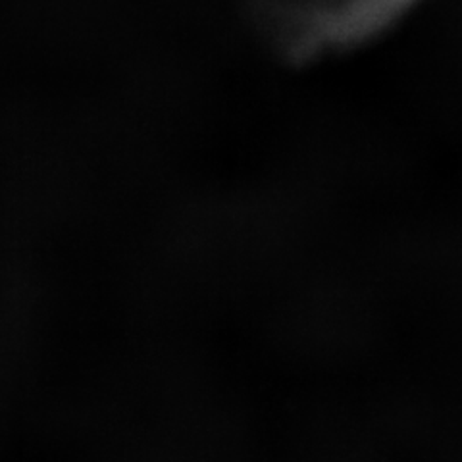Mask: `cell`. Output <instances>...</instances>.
I'll return each instance as SVG.
<instances>
[{"mask_svg":"<svg viewBox=\"0 0 462 462\" xmlns=\"http://www.w3.org/2000/svg\"><path fill=\"white\" fill-rule=\"evenodd\" d=\"M260 16L295 45L343 47L368 32L385 0H253Z\"/></svg>","mask_w":462,"mask_h":462,"instance_id":"6da1fadb","label":"cell"}]
</instances>
